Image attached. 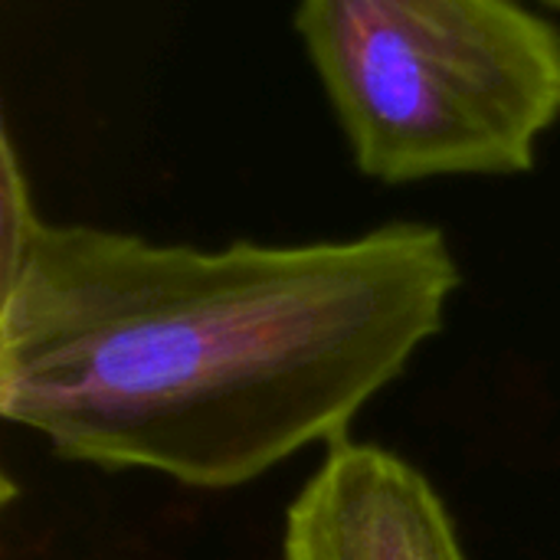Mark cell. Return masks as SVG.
Masks as SVG:
<instances>
[{
  "label": "cell",
  "instance_id": "1",
  "mask_svg": "<svg viewBox=\"0 0 560 560\" xmlns=\"http://www.w3.org/2000/svg\"><path fill=\"white\" fill-rule=\"evenodd\" d=\"M0 203L3 420L62 459L190 489L345 440L463 279L430 223L223 249L46 223L10 138Z\"/></svg>",
  "mask_w": 560,
  "mask_h": 560
},
{
  "label": "cell",
  "instance_id": "2",
  "mask_svg": "<svg viewBox=\"0 0 560 560\" xmlns=\"http://www.w3.org/2000/svg\"><path fill=\"white\" fill-rule=\"evenodd\" d=\"M295 30L371 180L525 174L560 121V30L518 0H299Z\"/></svg>",
  "mask_w": 560,
  "mask_h": 560
},
{
  "label": "cell",
  "instance_id": "3",
  "mask_svg": "<svg viewBox=\"0 0 560 560\" xmlns=\"http://www.w3.org/2000/svg\"><path fill=\"white\" fill-rule=\"evenodd\" d=\"M282 560H469L430 479L358 440L328 446L285 512Z\"/></svg>",
  "mask_w": 560,
  "mask_h": 560
},
{
  "label": "cell",
  "instance_id": "4",
  "mask_svg": "<svg viewBox=\"0 0 560 560\" xmlns=\"http://www.w3.org/2000/svg\"><path fill=\"white\" fill-rule=\"evenodd\" d=\"M545 3H551V7H558L560 10V0H545Z\"/></svg>",
  "mask_w": 560,
  "mask_h": 560
}]
</instances>
